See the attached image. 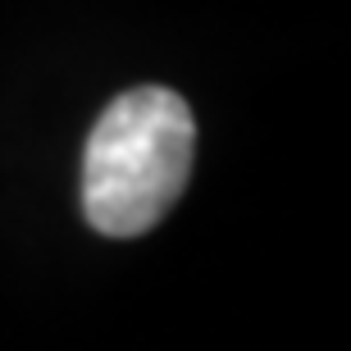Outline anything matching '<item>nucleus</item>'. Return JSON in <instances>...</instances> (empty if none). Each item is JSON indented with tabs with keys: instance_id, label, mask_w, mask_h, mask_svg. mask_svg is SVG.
<instances>
[{
	"instance_id": "nucleus-1",
	"label": "nucleus",
	"mask_w": 351,
	"mask_h": 351,
	"mask_svg": "<svg viewBox=\"0 0 351 351\" xmlns=\"http://www.w3.org/2000/svg\"><path fill=\"white\" fill-rule=\"evenodd\" d=\"M196 119L178 91L132 87L105 105L82 151V215L105 237L151 233L192 178Z\"/></svg>"
}]
</instances>
